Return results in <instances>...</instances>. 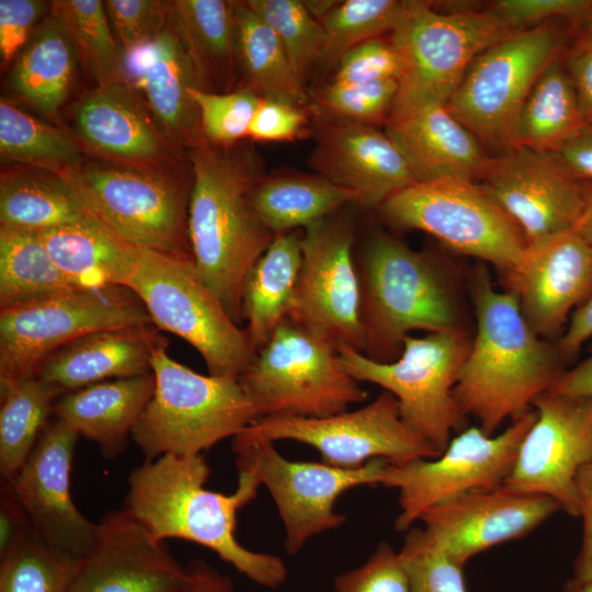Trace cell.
<instances>
[{
	"label": "cell",
	"instance_id": "1",
	"mask_svg": "<svg viewBox=\"0 0 592 592\" xmlns=\"http://www.w3.org/2000/svg\"><path fill=\"white\" fill-rule=\"evenodd\" d=\"M237 467V489L224 494L205 488L210 469L202 454L146 459L128 476L124 509L157 539L202 545L258 585L277 589L287 579L283 559L250 550L236 538L237 513L261 486L252 467Z\"/></svg>",
	"mask_w": 592,
	"mask_h": 592
},
{
	"label": "cell",
	"instance_id": "2",
	"mask_svg": "<svg viewBox=\"0 0 592 592\" xmlns=\"http://www.w3.org/2000/svg\"><path fill=\"white\" fill-rule=\"evenodd\" d=\"M476 333L454 387L455 399L487 434L533 408L563 373L556 345L525 320L516 297L492 285L487 267L473 270Z\"/></svg>",
	"mask_w": 592,
	"mask_h": 592
},
{
	"label": "cell",
	"instance_id": "3",
	"mask_svg": "<svg viewBox=\"0 0 592 592\" xmlns=\"http://www.w3.org/2000/svg\"><path fill=\"white\" fill-rule=\"evenodd\" d=\"M189 153L191 253L202 278L239 325L246 277L274 238L250 200L251 189L262 175L260 164L248 150L206 141Z\"/></svg>",
	"mask_w": 592,
	"mask_h": 592
},
{
	"label": "cell",
	"instance_id": "4",
	"mask_svg": "<svg viewBox=\"0 0 592 592\" xmlns=\"http://www.w3.org/2000/svg\"><path fill=\"white\" fill-rule=\"evenodd\" d=\"M354 255L366 356L396 360L405 338L414 330L463 329L452 278L432 254L374 232Z\"/></svg>",
	"mask_w": 592,
	"mask_h": 592
},
{
	"label": "cell",
	"instance_id": "5",
	"mask_svg": "<svg viewBox=\"0 0 592 592\" xmlns=\"http://www.w3.org/2000/svg\"><path fill=\"white\" fill-rule=\"evenodd\" d=\"M86 213L140 250L192 257L189 183L168 168L84 162L56 172ZM193 258V257H192Z\"/></svg>",
	"mask_w": 592,
	"mask_h": 592
},
{
	"label": "cell",
	"instance_id": "6",
	"mask_svg": "<svg viewBox=\"0 0 592 592\" xmlns=\"http://www.w3.org/2000/svg\"><path fill=\"white\" fill-rule=\"evenodd\" d=\"M151 366L153 394L132 433L147 459L202 454L259 419L236 377L196 373L167 348L155 353Z\"/></svg>",
	"mask_w": 592,
	"mask_h": 592
},
{
	"label": "cell",
	"instance_id": "7",
	"mask_svg": "<svg viewBox=\"0 0 592 592\" xmlns=\"http://www.w3.org/2000/svg\"><path fill=\"white\" fill-rule=\"evenodd\" d=\"M238 380L259 418H323L368 397L331 341L288 318Z\"/></svg>",
	"mask_w": 592,
	"mask_h": 592
},
{
	"label": "cell",
	"instance_id": "8",
	"mask_svg": "<svg viewBox=\"0 0 592 592\" xmlns=\"http://www.w3.org/2000/svg\"><path fill=\"white\" fill-rule=\"evenodd\" d=\"M471 340L462 330L408 335L399 356L378 362L364 353L340 348L339 358L357 382L384 388L398 401L405 424L440 454L451 439L467 428L454 387Z\"/></svg>",
	"mask_w": 592,
	"mask_h": 592
},
{
	"label": "cell",
	"instance_id": "9",
	"mask_svg": "<svg viewBox=\"0 0 592 592\" xmlns=\"http://www.w3.org/2000/svg\"><path fill=\"white\" fill-rule=\"evenodd\" d=\"M128 288L160 331L180 337L201 354L209 375L239 378L251 363L255 351L246 330L202 278L192 257L141 250Z\"/></svg>",
	"mask_w": 592,
	"mask_h": 592
},
{
	"label": "cell",
	"instance_id": "10",
	"mask_svg": "<svg viewBox=\"0 0 592 592\" xmlns=\"http://www.w3.org/2000/svg\"><path fill=\"white\" fill-rule=\"evenodd\" d=\"M151 322L128 287H73L0 307V388L36 375L44 361L91 332Z\"/></svg>",
	"mask_w": 592,
	"mask_h": 592
},
{
	"label": "cell",
	"instance_id": "11",
	"mask_svg": "<svg viewBox=\"0 0 592 592\" xmlns=\"http://www.w3.org/2000/svg\"><path fill=\"white\" fill-rule=\"evenodd\" d=\"M511 33L489 10L441 12L426 1H407L390 35L401 73L389 115L446 104L473 60Z\"/></svg>",
	"mask_w": 592,
	"mask_h": 592
},
{
	"label": "cell",
	"instance_id": "12",
	"mask_svg": "<svg viewBox=\"0 0 592 592\" xmlns=\"http://www.w3.org/2000/svg\"><path fill=\"white\" fill-rule=\"evenodd\" d=\"M378 209L392 227L424 231L455 252L494 265L502 274L526 247L515 224L473 180L415 182Z\"/></svg>",
	"mask_w": 592,
	"mask_h": 592
},
{
	"label": "cell",
	"instance_id": "13",
	"mask_svg": "<svg viewBox=\"0 0 592 592\" xmlns=\"http://www.w3.org/2000/svg\"><path fill=\"white\" fill-rule=\"evenodd\" d=\"M562 43V30L551 22L509 34L473 60L448 111L482 146L511 148L521 107Z\"/></svg>",
	"mask_w": 592,
	"mask_h": 592
},
{
	"label": "cell",
	"instance_id": "14",
	"mask_svg": "<svg viewBox=\"0 0 592 592\" xmlns=\"http://www.w3.org/2000/svg\"><path fill=\"white\" fill-rule=\"evenodd\" d=\"M536 418L532 408L498 434L467 426L434 458L386 463L379 485L398 491V532H407L432 506L462 493L503 485Z\"/></svg>",
	"mask_w": 592,
	"mask_h": 592
},
{
	"label": "cell",
	"instance_id": "15",
	"mask_svg": "<svg viewBox=\"0 0 592 592\" xmlns=\"http://www.w3.org/2000/svg\"><path fill=\"white\" fill-rule=\"evenodd\" d=\"M281 440L312 446L323 463L341 468H357L376 458L400 464L440 455L405 424L397 399L385 390L362 408L323 418H259L232 442Z\"/></svg>",
	"mask_w": 592,
	"mask_h": 592
},
{
	"label": "cell",
	"instance_id": "16",
	"mask_svg": "<svg viewBox=\"0 0 592 592\" xmlns=\"http://www.w3.org/2000/svg\"><path fill=\"white\" fill-rule=\"evenodd\" d=\"M236 464L252 467L273 498L284 527V547L297 555L315 536L339 528L344 514L334 510L341 494L360 486L379 485L384 458L357 468H341L323 462L285 458L273 442H232Z\"/></svg>",
	"mask_w": 592,
	"mask_h": 592
},
{
	"label": "cell",
	"instance_id": "17",
	"mask_svg": "<svg viewBox=\"0 0 592 592\" xmlns=\"http://www.w3.org/2000/svg\"><path fill=\"white\" fill-rule=\"evenodd\" d=\"M354 226L330 215L305 228L301 265L288 319L325 337L338 349L364 351L361 285Z\"/></svg>",
	"mask_w": 592,
	"mask_h": 592
},
{
	"label": "cell",
	"instance_id": "18",
	"mask_svg": "<svg viewBox=\"0 0 592 592\" xmlns=\"http://www.w3.org/2000/svg\"><path fill=\"white\" fill-rule=\"evenodd\" d=\"M521 231L526 244L576 230L587 183L557 152L513 147L491 157L477 181Z\"/></svg>",
	"mask_w": 592,
	"mask_h": 592
},
{
	"label": "cell",
	"instance_id": "19",
	"mask_svg": "<svg viewBox=\"0 0 592 592\" xmlns=\"http://www.w3.org/2000/svg\"><path fill=\"white\" fill-rule=\"evenodd\" d=\"M536 418L526 432L503 486L553 499L579 517L576 478L592 460V398L545 392L533 402Z\"/></svg>",
	"mask_w": 592,
	"mask_h": 592
},
{
	"label": "cell",
	"instance_id": "20",
	"mask_svg": "<svg viewBox=\"0 0 592 592\" xmlns=\"http://www.w3.org/2000/svg\"><path fill=\"white\" fill-rule=\"evenodd\" d=\"M503 276L531 328L544 339L560 338L592 294V243L570 230L526 244Z\"/></svg>",
	"mask_w": 592,
	"mask_h": 592
},
{
	"label": "cell",
	"instance_id": "21",
	"mask_svg": "<svg viewBox=\"0 0 592 592\" xmlns=\"http://www.w3.org/2000/svg\"><path fill=\"white\" fill-rule=\"evenodd\" d=\"M559 509L550 498L519 493L501 485L462 493L426 510L419 522L456 562L519 539Z\"/></svg>",
	"mask_w": 592,
	"mask_h": 592
},
{
	"label": "cell",
	"instance_id": "22",
	"mask_svg": "<svg viewBox=\"0 0 592 592\" xmlns=\"http://www.w3.org/2000/svg\"><path fill=\"white\" fill-rule=\"evenodd\" d=\"M186 568L128 511L98 523L89 551L78 558L67 592H171Z\"/></svg>",
	"mask_w": 592,
	"mask_h": 592
},
{
	"label": "cell",
	"instance_id": "23",
	"mask_svg": "<svg viewBox=\"0 0 592 592\" xmlns=\"http://www.w3.org/2000/svg\"><path fill=\"white\" fill-rule=\"evenodd\" d=\"M79 435L56 420L48 423L12 482L34 535L75 557L94 543L98 523L79 512L70 494V470Z\"/></svg>",
	"mask_w": 592,
	"mask_h": 592
},
{
	"label": "cell",
	"instance_id": "24",
	"mask_svg": "<svg viewBox=\"0 0 592 592\" xmlns=\"http://www.w3.org/2000/svg\"><path fill=\"white\" fill-rule=\"evenodd\" d=\"M73 138L111 162L168 168L179 150L169 141L128 81L95 84L70 111Z\"/></svg>",
	"mask_w": 592,
	"mask_h": 592
},
{
	"label": "cell",
	"instance_id": "25",
	"mask_svg": "<svg viewBox=\"0 0 592 592\" xmlns=\"http://www.w3.org/2000/svg\"><path fill=\"white\" fill-rule=\"evenodd\" d=\"M309 164L319 175L358 196V205L378 208L415 183L403 155L384 130L345 121H325Z\"/></svg>",
	"mask_w": 592,
	"mask_h": 592
},
{
	"label": "cell",
	"instance_id": "26",
	"mask_svg": "<svg viewBox=\"0 0 592 592\" xmlns=\"http://www.w3.org/2000/svg\"><path fill=\"white\" fill-rule=\"evenodd\" d=\"M167 346L168 340L152 322L104 329L58 349L35 376L65 394L101 382L151 375L155 353Z\"/></svg>",
	"mask_w": 592,
	"mask_h": 592
},
{
	"label": "cell",
	"instance_id": "27",
	"mask_svg": "<svg viewBox=\"0 0 592 592\" xmlns=\"http://www.w3.org/2000/svg\"><path fill=\"white\" fill-rule=\"evenodd\" d=\"M384 126L417 182L448 178L477 182L491 158L446 104H428L391 114Z\"/></svg>",
	"mask_w": 592,
	"mask_h": 592
},
{
	"label": "cell",
	"instance_id": "28",
	"mask_svg": "<svg viewBox=\"0 0 592 592\" xmlns=\"http://www.w3.org/2000/svg\"><path fill=\"white\" fill-rule=\"evenodd\" d=\"M139 83L147 105L169 141L189 151L205 141L190 89L197 87L193 66L170 21L151 43L140 48Z\"/></svg>",
	"mask_w": 592,
	"mask_h": 592
},
{
	"label": "cell",
	"instance_id": "29",
	"mask_svg": "<svg viewBox=\"0 0 592 592\" xmlns=\"http://www.w3.org/2000/svg\"><path fill=\"white\" fill-rule=\"evenodd\" d=\"M155 389L153 375L96 383L62 394L56 420L95 442L105 457L123 453Z\"/></svg>",
	"mask_w": 592,
	"mask_h": 592
},
{
	"label": "cell",
	"instance_id": "30",
	"mask_svg": "<svg viewBox=\"0 0 592 592\" xmlns=\"http://www.w3.org/2000/svg\"><path fill=\"white\" fill-rule=\"evenodd\" d=\"M48 253L77 287H128L141 250L92 216L41 231Z\"/></svg>",
	"mask_w": 592,
	"mask_h": 592
},
{
	"label": "cell",
	"instance_id": "31",
	"mask_svg": "<svg viewBox=\"0 0 592 592\" xmlns=\"http://www.w3.org/2000/svg\"><path fill=\"white\" fill-rule=\"evenodd\" d=\"M171 22L193 66L198 88L234 91L239 71L236 1H171Z\"/></svg>",
	"mask_w": 592,
	"mask_h": 592
},
{
	"label": "cell",
	"instance_id": "32",
	"mask_svg": "<svg viewBox=\"0 0 592 592\" xmlns=\"http://www.w3.org/2000/svg\"><path fill=\"white\" fill-rule=\"evenodd\" d=\"M78 62L68 32L49 12L19 54L8 88L39 113L55 115L72 91Z\"/></svg>",
	"mask_w": 592,
	"mask_h": 592
},
{
	"label": "cell",
	"instance_id": "33",
	"mask_svg": "<svg viewBox=\"0 0 592 592\" xmlns=\"http://www.w3.org/2000/svg\"><path fill=\"white\" fill-rule=\"evenodd\" d=\"M301 265V235L296 230L274 238L249 271L241 295L246 332L257 352L288 318Z\"/></svg>",
	"mask_w": 592,
	"mask_h": 592
},
{
	"label": "cell",
	"instance_id": "34",
	"mask_svg": "<svg viewBox=\"0 0 592 592\" xmlns=\"http://www.w3.org/2000/svg\"><path fill=\"white\" fill-rule=\"evenodd\" d=\"M252 207L273 234L294 231L337 213L358 196L317 174L261 175L250 192Z\"/></svg>",
	"mask_w": 592,
	"mask_h": 592
},
{
	"label": "cell",
	"instance_id": "35",
	"mask_svg": "<svg viewBox=\"0 0 592 592\" xmlns=\"http://www.w3.org/2000/svg\"><path fill=\"white\" fill-rule=\"evenodd\" d=\"M583 125L570 76L565 64L556 58L542 72L523 103L511 148L558 152Z\"/></svg>",
	"mask_w": 592,
	"mask_h": 592
},
{
	"label": "cell",
	"instance_id": "36",
	"mask_svg": "<svg viewBox=\"0 0 592 592\" xmlns=\"http://www.w3.org/2000/svg\"><path fill=\"white\" fill-rule=\"evenodd\" d=\"M86 216L60 174L27 167L1 173L0 225L41 232Z\"/></svg>",
	"mask_w": 592,
	"mask_h": 592
},
{
	"label": "cell",
	"instance_id": "37",
	"mask_svg": "<svg viewBox=\"0 0 592 592\" xmlns=\"http://www.w3.org/2000/svg\"><path fill=\"white\" fill-rule=\"evenodd\" d=\"M236 44L243 87L260 96L305 107L308 103L305 83L296 75L276 34L246 1H236Z\"/></svg>",
	"mask_w": 592,
	"mask_h": 592
},
{
	"label": "cell",
	"instance_id": "38",
	"mask_svg": "<svg viewBox=\"0 0 592 592\" xmlns=\"http://www.w3.org/2000/svg\"><path fill=\"white\" fill-rule=\"evenodd\" d=\"M64 392L32 376L0 388V474L11 480L27 460Z\"/></svg>",
	"mask_w": 592,
	"mask_h": 592
},
{
	"label": "cell",
	"instance_id": "39",
	"mask_svg": "<svg viewBox=\"0 0 592 592\" xmlns=\"http://www.w3.org/2000/svg\"><path fill=\"white\" fill-rule=\"evenodd\" d=\"M73 287L39 231L0 225V307Z\"/></svg>",
	"mask_w": 592,
	"mask_h": 592
},
{
	"label": "cell",
	"instance_id": "40",
	"mask_svg": "<svg viewBox=\"0 0 592 592\" xmlns=\"http://www.w3.org/2000/svg\"><path fill=\"white\" fill-rule=\"evenodd\" d=\"M0 153L2 160L23 167L59 172L83 161L78 141L10 100H0Z\"/></svg>",
	"mask_w": 592,
	"mask_h": 592
},
{
	"label": "cell",
	"instance_id": "41",
	"mask_svg": "<svg viewBox=\"0 0 592 592\" xmlns=\"http://www.w3.org/2000/svg\"><path fill=\"white\" fill-rule=\"evenodd\" d=\"M50 13L68 32L79 61L96 84L127 80L125 56L100 0L50 1Z\"/></svg>",
	"mask_w": 592,
	"mask_h": 592
},
{
	"label": "cell",
	"instance_id": "42",
	"mask_svg": "<svg viewBox=\"0 0 592 592\" xmlns=\"http://www.w3.org/2000/svg\"><path fill=\"white\" fill-rule=\"evenodd\" d=\"M326 36L321 61L335 64L353 47L382 37L398 25L407 1L344 0L305 1Z\"/></svg>",
	"mask_w": 592,
	"mask_h": 592
},
{
	"label": "cell",
	"instance_id": "43",
	"mask_svg": "<svg viewBox=\"0 0 592 592\" xmlns=\"http://www.w3.org/2000/svg\"><path fill=\"white\" fill-rule=\"evenodd\" d=\"M246 2L276 34L296 75L305 83L312 67L323 57L326 36L320 22L305 1L248 0Z\"/></svg>",
	"mask_w": 592,
	"mask_h": 592
},
{
	"label": "cell",
	"instance_id": "44",
	"mask_svg": "<svg viewBox=\"0 0 592 592\" xmlns=\"http://www.w3.org/2000/svg\"><path fill=\"white\" fill-rule=\"evenodd\" d=\"M77 560L34 535L0 559V592H67Z\"/></svg>",
	"mask_w": 592,
	"mask_h": 592
},
{
	"label": "cell",
	"instance_id": "45",
	"mask_svg": "<svg viewBox=\"0 0 592 592\" xmlns=\"http://www.w3.org/2000/svg\"><path fill=\"white\" fill-rule=\"evenodd\" d=\"M398 92V80L325 84L316 94L315 109L325 121H345L376 126L385 124Z\"/></svg>",
	"mask_w": 592,
	"mask_h": 592
},
{
	"label": "cell",
	"instance_id": "46",
	"mask_svg": "<svg viewBox=\"0 0 592 592\" xmlns=\"http://www.w3.org/2000/svg\"><path fill=\"white\" fill-rule=\"evenodd\" d=\"M190 94L198 111L201 130L206 143L231 147L248 137L260 100L254 91L240 87L230 92H210L192 87Z\"/></svg>",
	"mask_w": 592,
	"mask_h": 592
},
{
	"label": "cell",
	"instance_id": "47",
	"mask_svg": "<svg viewBox=\"0 0 592 592\" xmlns=\"http://www.w3.org/2000/svg\"><path fill=\"white\" fill-rule=\"evenodd\" d=\"M398 551L412 592H468L465 566L453 560L423 527L408 530Z\"/></svg>",
	"mask_w": 592,
	"mask_h": 592
},
{
	"label": "cell",
	"instance_id": "48",
	"mask_svg": "<svg viewBox=\"0 0 592 592\" xmlns=\"http://www.w3.org/2000/svg\"><path fill=\"white\" fill-rule=\"evenodd\" d=\"M104 7L125 57L151 43L171 21V1L106 0Z\"/></svg>",
	"mask_w": 592,
	"mask_h": 592
},
{
	"label": "cell",
	"instance_id": "49",
	"mask_svg": "<svg viewBox=\"0 0 592 592\" xmlns=\"http://www.w3.org/2000/svg\"><path fill=\"white\" fill-rule=\"evenodd\" d=\"M335 592H412L399 551L382 542L361 566L334 579Z\"/></svg>",
	"mask_w": 592,
	"mask_h": 592
},
{
	"label": "cell",
	"instance_id": "50",
	"mask_svg": "<svg viewBox=\"0 0 592 592\" xmlns=\"http://www.w3.org/2000/svg\"><path fill=\"white\" fill-rule=\"evenodd\" d=\"M400 73L401 60L391 41L377 37L345 53L337 62L330 82L344 84L399 80Z\"/></svg>",
	"mask_w": 592,
	"mask_h": 592
},
{
	"label": "cell",
	"instance_id": "51",
	"mask_svg": "<svg viewBox=\"0 0 592 592\" xmlns=\"http://www.w3.org/2000/svg\"><path fill=\"white\" fill-rule=\"evenodd\" d=\"M591 0H498L489 11L510 31L534 27L556 19L581 21Z\"/></svg>",
	"mask_w": 592,
	"mask_h": 592
},
{
	"label": "cell",
	"instance_id": "52",
	"mask_svg": "<svg viewBox=\"0 0 592 592\" xmlns=\"http://www.w3.org/2000/svg\"><path fill=\"white\" fill-rule=\"evenodd\" d=\"M308 116L304 106L283 100L260 96L248 137L255 141H294L305 136Z\"/></svg>",
	"mask_w": 592,
	"mask_h": 592
},
{
	"label": "cell",
	"instance_id": "53",
	"mask_svg": "<svg viewBox=\"0 0 592 592\" xmlns=\"http://www.w3.org/2000/svg\"><path fill=\"white\" fill-rule=\"evenodd\" d=\"M48 12H50V2L0 0V56L2 65L12 61L24 48Z\"/></svg>",
	"mask_w": 592,
	"mask_h": 592
},
{
	"label": "cell",
	"instance_id": "54",
	"mask_svg": "<svg viewBox=\"0 0 592 592\" xmlns=\"http://www.w3.org/2000/svg\"><path fill=\"white\" fill-rule=\"evenodd\" d=\"M34 536L31 517L10 480L0 489V559Z\"/></svg>",
	"mask_w": 592,
	"mask_h": 592
},
{
	"label": "cell",
	"instance_id": "55",
	"mask_svg": "<svg viewBox=\"0 0 592 592\" xmlns=\"http://www.w3.org/2000/svg\"><path fill=\"white\" fill-rule=\"evenodd\" d=\"M579 517L582 519V539L573 565L574 579L592 583V460L576 478Z\"/></svg>",
	"mask_w": 592,
	"mask_h": 592
},
{
	"label": "cell",
	"instance_id": "56",
	"mask_svg": "<svg viewBox=\"0 0 592 592\" xmlns=\"http://www.w3.org/2000/svg\"><path fill=\"white\" fill-rule=\"evenodd\" d=\"M565 66L572 81L581 115L592 124V36L582 35L569 52Z\"/></svg>",
	"mask_w": 592,
	"mask_h": 592
},
{
	"label": "cell",
	"instance_id": "57",
	"mask_svg": "<svg viewBox=\"0 0 592 592\" xmlns=\"http://www.w3.org/2000/svg\"><path fill=\"white\" fill-rule=\"evenodd\" d=\"M557 153L577 178L592 183V124L583 125Z\"/></svg>",
	"mask_w": 592,
	"mask_h": 592
},
{
	"label": "cell",
	"instance_id": "58",
	"mask_svg": "<svg viewBox=\"0 0 592 592\" xmlns=\"http://www.w3.org/2000/svg\"><path fill=\"white\" fill-rule=\"evenodd\" d=\"M592 337V294L570 316L568 326L556 344L563 362L574 357L581 346Z\"/></svg>",
	"mask_w": 592,
	"mask_h": 592
},
{
	"label": "cell",
	"instance_id": "59",
	"mask_svg": "<svg viewBox=\"0 0 592 592\" xmlns=\"http://www.w3.org/2000/svg\"><path fill=\"white\" fill-rule=\"evenodd\" d=\"M185 568L184 582L171 592H235L230 577L201 559L192 560Z\"/></svg>",
	"mask_w": 592,
	"mask_h": 592
},
{
	"label": "cell",
	"instance_id": "60",
	"mask_svg": "<svg viewBox=\"0 0 592 592\" xmlns=\"http://www.w3.org/2000/svg\"><path fill=\"white\" fill-rule=\"evenodd\" d=\"M547 392L592 398V355L574 367L565 369Z\"/></svg>",
	"mask_w": 592,
	"mask_h": 592
},
{
	"label": "cell",
	"instance_id": "61",
	"mask_svg": "<svg viewBox=\"0 0 592 592\" xmlns=\"http://www.w3.org/2000/svg\"><path fill=\"white\" fill-rule=\"evenodd\" d=\"M576 230L592 243V183H587L585 206Z\"/></svg>",
	"mask_w": 592,
	"mask_h": 592
},
{
	"label": "cell",
	"instance_id": "62",
	"mask_svg": "<svg viewBox=\"0 0 592 592\" xmlns=\"http://www.w3.org/2000/svg\"><path fill=\"white\" fill-rule=\"evenodd\" d=\"M565 592H592L591 582H582L574 578L567 581L563 587Z\"/></svg>",
	"mask_w": 592,
	"mask_h": 592
},
{
	"label": "cell",
	"instance_id": "63",
	"mask_svg": "<svg viewBox=\"0 0 592 592\" xmlns=\"http://www.w3.org/2000/svg\"><path fill=\"white\" fill-rule=\"evenodd\" d=\"M580 22H582L583 24L582 35L592 36V8L589 10V12L584 15V18Z\"/></svg>",
	"mask_w": 592,
	"mask_h": 592
}]
</instances>
